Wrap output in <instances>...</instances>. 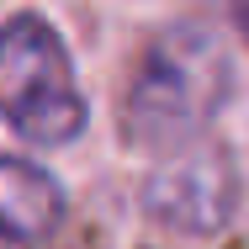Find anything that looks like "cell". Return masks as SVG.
Segmentation results:
<instances>
[{"label": "cell", "mask_w": 249, "mask_h": 249, "mask_svg": "<svg viewBox=\"0 0 249 249\" xmlns=\"http://www.w3.org/2000/svg\"><path fill=\"white\" fill-rule=\"evenodd\" d=\"M233 53L201 21H170L154 32L127 96H122V138L127 149L170 159L207 143V127L233 96Z\"/></svg>", "instance_id": "6da1fadb"}, {"label": "cell", "mask_w": 249, "mask_h": 249, "mask_svg": "<svg viewBox=\"0 0 249 249\" xmlns=\"http://www.w3.org/2000/svg\"><path fill=\"white\" fill-rule=\"evenodd\" d=\"M0 122L37 149H64L90 127V101L80 90L69 43L43 11H16L0 21Z\"/></svg>", "instance_id": "7a4b0ae2"}, {"label": "cell", "mask_w": 249, "mask_h": 249, "mask_svg": "<svg viewBox=\"0 0 249 249\" xmlns=\"http://www.w3.org/2000/svg\"><path fill=\"white\" fill-rule=\"evenodd\" d=\"M239 207V170L223 143L170 154L143 180V212L170 233H223Z\"/></svg>", "instance_id": "3957f363"}, {"label": "cell", "mask_w": 249, "mask_h": 249, "mask_svg": "<svg viewBox=\"0 0 249 249\" xmlns=\"http://www.w3.org/2000/svg\"><path fill=\"white\" fill-rule=\"evenodd\" d=\"M64 186L58 175L21 159L0 154V249H37L48 244L64 223Z\"/></svg>", "instance_id": "277c9868"}, {"label": "cell", "mask_w": 249, "mask_h": 249, "mask_svg": "<svg viewBox=\"0 0 249 249\" xmlns=\"http://www.w3.org/2000/svg\"><path fill=\"white\" fill-rule=\"evenodd\" d=\"M223 11L233 16V27H239V37L249 43V0H223Z\"/></svg>", "instance_id": "5b68a950"}]
</instances>
